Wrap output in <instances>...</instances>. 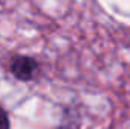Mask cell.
Returning <instances> with one entry per match:
<instances>
[{
  "mask_svg": "<svg viewBox=\"0 0 130 129\" xmlns=\"http://www.w3.org/2000/svg\"><path fill=\"white\" fill-rule=\"evenodd\" d=\"M9 71L12 73V76L15 79L23 81V82H29V81H33L38 76L39 64H38V61L35 58L18 55V56H14L11 59Z\"/></svg>",
  "mask_w": 130,
  "mask_h": 129,
  "instance_id": "1",
  "label": "cell"
},
{
  "mask_svg": "<svg viewBox=\"0 0 130 129\" xmlns=\"http://www.w3.org/2000/svg\"><path fill=\"white\" fill-rule=\"evenodd\" d=\"M0 129H11V123H9V117L8 112L0 106Z\"/></svg>",
  "mask_w": 130,
  "mask_h": 129,
  "instance_id": "2",
  "label": "cell"
}]
</instances>
